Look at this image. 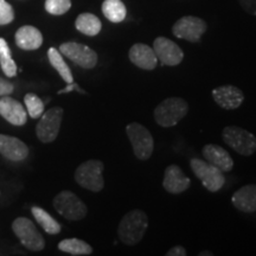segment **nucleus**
I'll return each instance as SVG.
<instances>
[{
	"instance_id": "nucleus-26",
	"label": "nucleus",
	"mask_w": 256,
	"mask_h": 256,
	"mask_svg": "<svg viewBox=\"0 0 256 256\" xmlns=\"http://www.w3.org/2000/svg\"><path fill=\"white\" fill-rule=\"evenodd\" d=\"M0 66L8 78H14L17 75V66L12 60L11 50L4 38H0Z\"/></svg>"
},
{
	"instance_id": "nucleus-31",
	"label": "nucleus",
	"mask_w": 256,
	"mask_h": 256,
	"mask_svg": "<svg viewBox=\"0 0 256 256\" xmlns=\"http://www.w3.org/2000/svg\"><path fill=\"white\" fill-rule=\"evenodd\" d=\"M12 92H14V84L0 78V96L10 95Z\"/></svg>"
},
{
	"instance_id": "nucleus-15",
	"label": "nucleus",
	"mask_w": 256,
	"mask_h": 256,
	"mask_svg": "<svg viewBox=\"0 0 256 256\" xmlns=\"http://www.w3.org/2000/svg\"><path fill=\"white\" fill-rule=\"evenodd\" d=\"M191 180L186 174L182 171L178 165H170L166 168L162 179V186L165 191L171 194H179L190 188Z\"/></svg>"
},
{
	"instance_id": "nucleus-24",
	"label": "nucleus",
	"mask_w": 256,
	"mask_h": 256,
	"mask_svg": "<svg viewBox=\"0 0 256 256\" xmlns=\"http://www.w3.org/2000/svg\"><path fill=\"white\" fill-rule=\"evenodd\" d=\"M48 57H49V62L51 66H54V69L60 74V76L62 78L66 83H72L74 78L72 70L68 66V64L66 63V60H63L62 54L60 52V50L55 49V48H50L48 51Z\"/></svg>"
},
{
	"instance_id": "nucleus-8",
	"label": "nucleus",
	"mask_w": 256,
	"mask_h": 256,
	"mask_svg": "<svg viewBox=\"0 0 256 256\" xmlns=\"http://www.w3.org/2000/svg\"><path fill=\"white\" fill-rule=\"evenodd\" d=\"M12 229L16 236L20 240L22 244L28 250L40 252L43 250L46 247V241L44 238L38 232L34 223H32L28 218L25 217H19L12 224Z\"/></svg>"
},
{
	"instance_id": "nucleus-21",
	"label": "nucleus",
	"mask_w": 256,
	"mask_h": 256,
	"mask_svg": "<svg viewBox=\"0 0 256 256\" xmlns=\"http://www.w3.org/2000/svg\"><path fill=\"white\" fill-rule=\"evenodd\" d=\"M75 28L86 36H96L102 28L101 20L92 14H81L76 18Z\"/></svg>"
},
{
	"instance_id": "nucleus-10",
	"label": "nucleus",
	"mask_w": 256,
	"mask_h": 256,
	"mask_svg": "<svg viewBox=\"0 0 256 256\" xmlns=\"http://www.w3.org/2000/svg\"><path fill=\"white\" fill-rule=\"evenodd\" d=\"M63 119V110L60 107H54L42 114V118L36 127L38 139L42 142H52L58 136L60 124Z\"/></svg>"
},
{
	"instance_id": "nucleus-34",
	"label": "nucleus",
	"mask_w": 256,
	"mask_h": 256,
	"mask_svg": "<svg viewBox=\"0 0 256 256\" xmlns=\"http://www.w3.org/2000/svg\"><path fill=\"white\" fill-rule=\"evenodd\" d=\"M212 252H209V250H204V252H200L198 256H212Z\"/></svg>"
},
{
	"instance_id": "nucleus-20",
	"label": "nucleus",
	"mask_w": 256,
	"mask_h": 256,
	"mask_svg": "<svg viewBox=\"0 0 256 256\" xmlns=\"http://www.w3.org/2000/svg\"><path fill=\"white\" fill-rule=\"evenodd\" d=\"M16 44L23 50H37L43 44V36L37 28L25 25L16 34Z\"/></svg>"
},
{
	"instance_id": "nucleus-9",
	"label": "nucleus",
	"mask_w": 256,
	"mask_h": 256,
	"mask_svg": "<svg viewBox=\"0 0 256 256\" xmlns=\"http://www.w3.org/2000/svg\"><path fill=\"white\" fill-rule=\"evenodd\" d=\"M206 22L202 18L194 17V16H185L174 24L172 32L177 38L191 42V43H197L206 34Z\"/></svg>"
},
{
	"instance_id": "nucleus-2",
	"label": "nucleus",
	"mask_w": 256,
	"mask_h": 256,
	"mask_svg": "<svg viewBox=\"0 0 256 256\" xmlns=\"http://www.w3.org/2000/svg\"><path fill=\"white\" fill-rule=\"evenodd\" d=\"M188 113V104L182 98H168L154 108L156 122L159 126L170 128L180 122Z\"/></svg>"
},
{
	"instance_id": "nucleus-18",
	"label": "nucleus",
	"mask_w": 256,
	"mask_h": 256,
	"mask_svg": "<svg viewBox=\"0 0 256 256\" xmlns=\"http://www.w3.org/2000/svg\"><path fill=\"white\" fill-rule=\"evenodd\" d=\"M0 153L12 162H20L28 154V147L18 138L0 134Z\"/></svg>"
},
{
	"instance_id": "nucleus-1",
	"label": "nucleus",
	"mask_w": 256,
	"mask_h": 256,
	"mask_svg": "<svg viewBox=\"0 0 256 256\" xmlns=\"http://www.w3.org/2000/svg\"><path fill=\"white\" fill-rule=\"evenodd\" d=\"M148 228V217L142 210L134 209L128 211L120 220L118 228L119 240L126 246H136L145 236Z\"/></svg>"
},
{
	"instance_id": "nucleus-30",
	"label": "nucleus",
	"mask_w": 256,
	"mask_h": 256,
	"mask_svg": "<svg viewBox=\"0 0 256 256\" xmlns=\"http://www.w3.org/2000/svg\"><path fill=\"white\" fill-rule=\"evenodd\" d=\"M238 2L248 14L256 16V0H238Z\"/></svg>"
},
{
	"instance_id": "nucleus-11",
	"label": "nucleus",
	"mask_w": 256,
	"mask_h": 256,
	"mask_svg": "<svg viewBox=\"0 0 256 256\" xmlns=\"http://www.w3.org/2000/svg\"><path fill=\"white\" fill-rule=\"evenodd\" d=\"M60 52L83 69H92L98 63V54L89 46L76 42L60 44Z\"/></svg>"
},
{
	"instance_id": "nucleus-23",
	"label": "nucleus",
	"mask_w": 256,
	"mask_h": 256,
	"mask_svg": "<svg viewBox=\"0 0 256 256\" xmlns=\"http://www.w3.org/2000/svg\"><path fill=\"white\" fill-rule=\"evenodd\" d=\"M32 215H34V220L40 224L44 232L50 234V235H56L60 232V224L50 214H48L46 210L42 209L40 206H32Z\"/></svg>"
},
{
	"instance_id": "nucleus-5",
	"label": "nucleus",
	"mask_w": 256,
	"mask_h": 256,
	"mask_svg": "<svg viewBox=\"0 0 256 256\" xmlns=\"http://www.w3.org/2000/svg\"><path fill=\"white\" fill-rule=\"evenodd\" d=\"M104 165L100 160H88L82 162L75 172V180L83 188L92 192H100L104 186L102 177Z\"/></svg>"
},
{
	"instance_id": "nucleus-17",
	"label": "nucleus",
	"mask_w": 256,
	"mask_h": 256,
	"mask_svg": "<svg viewBox=\"0 0 256 256\" xmlns=\"http://www.w3.org/2000/svg\"><path fill=\"white\" fill-rule=\"evenodd\" d=\"M203 156L208 162L216 166L222 172H230L234 168V160L226 150L215 144H208L203 147Z\"/></svg>"
},
{
	"instance_id": "nucleus-33",
	"label": "nucleus",
	"mask_w": 256,
	"mask_h": 256,
	"mask_svg": "<svg viewBox=\"0 0 256 256\" xmlns=\"http://www.w3.org/2000/svg\"><path fill=\"white\" fill-rule=\"evenodd\" d=\"M74 89H78V92H83V94H84V92H82L81 89H80L78 86L76 84V83H74V82H72V83H69V84L66 86V88L62 89V90H60V92H58V94H66V92H72Z\"/></svg>"
},
{
	"instance_id": "nucleus-19",
	"label": "nucleus",
	"mask_w": 256,
	"mask_h": 256,
	"mask_svg": "<svg viewBox=\"0 0 256 256\" xmlns=\"http://www.w3.org/2000/svg\"><path fill=\"white\" fill-rule=\"evenodd\" d=\"M232 203L241 212H256V184L244 185L234 192Z\"/></svg>"
},
{
	"instance_id": "nucleus-25",
	"label": "nucleus",
	"mask_w": 256,
	"mask_h": 256,
	"mask_svg": "<svg viewBox=\"0 0 256 256\" xmlns=\"http://www.w3.org/2000/svg\"><path fill=\"white\" fill-rule=\"evenodd\" d=\"M58 249L60 252L70 255H90L92 252V246L80 238H66L58 243Z\"/></svg>"
},
{
	"instance_id": "nucleus-28",
	"label": "nucleus",
	"mask_w": 256,
	"mask_h": 256,
	"mask_svg": "<svg viewBox=\"0 0 256 256\" xmlns=\"http://www.w3.org/2000/svg\"><path fill=\"white\" fill-rule=\"evenodd\" d=\"M72 8V0H46V10L48 14L62 16Z\"/></svg>"
},
{
	"instance_id": "nucleus-29",
	"label": "nucleus",
	"mask_w": 256,
	"mask_h": 256,
	"mask_svg": "<svg viewBox=\"0 0 256 256\" xmlns=\"http://www.w3.org/2000/svg\"><path fill=\"white\" fill-rule=\"evenodd\" d=\"M14 19L12 6L6 0H0V25L10 24Z\"/></svg>"
},
{
	"instance_id": "nucleus-16",
	"label": "nucleus",
	"mask_w": 256,
	"mask_h": 256,
	"mask_svg": "<svg viewBox=\"0 0 256 256\" xmlns=\"http://www.w3.org/2000/svg\"><path fill=\"white\" fill-rule=\"evenodd\" d=\"M0 115L14 126H23L28 120V113L23 104L8 95L0 98Z\"/></svg>"
},
{
	"instance_id": "nucleus-14",
	"label": "nucleus",
	"mask_w": 256,
	"mask_h": 256,
	"mask_svg": "<svg viewBox=\"0 0 256 256\" xmlns=\"http://www.w3.org/2000/svg\"><path fill=\"white\" fill-rule=\"evenodd\" d=\"M128 57L134 66L147 72L154 70L159 62L153 48L144 43H136L132 46L128 52Z\"/></svg>"
},
{
	"instance_id": "nucleus-22",
	"label": "nucleus",
	"mask_w": 256,
	"mask_h": 256,
	"mask_svg": "<svg viewBox=\"0 0 256 256\" xmlns=\"http://www.w3.org/2000/svg\"><path fill=\"white\" fill-rule=\"evenodd\" d=\"M102 14L112 23H121L127 16V8L121 0H104Z\"/></svg>"
},
{
	"instance_id": "nucleus-7",
	"label": "nucleus",
	"mask_w": 256,
	"mask_h": 256,
	"mask_svg": "<svg viewBox=\"0 0 256 256\" xmlns=\"http://www.w3.org/2000/svg\"><path fill=\"white\" fill-rule=\"evenodd\" d=\"M54 208L60 216L69 220H83L88 209L78 194L72 191H62L54 198Z\"/></svg>"
},
{
	"instance_id": "nucleus-4",
	"label": "nucleus",
	"mask_w": 256,
	"mask_h": 256,
	"mask_svg": "<svg viewBox=\"0 0 256 256\" xmlns=\"http://www.w3.org/2000/svg\"><path fill=\"white\" fill-rule=\"evenodd\" d=\"M222 139L234 151L243 156H249L256 152V136L242 127H224Z\"/></svg>"
},
{
	"instance_id": "nucleus-27",
	"label": "nucleus",
	"mask_w": 256,
	"mask_h": 256,
	"mask_svg": "<svg viewBox=\"0 0 256 256\" xmlns=\"http://www.w3.org/2000/svg\"><path fill=\"white\" fill-rule=\"evenodd\" d=\"M25 106H26V110L32 119H38L44 113V104L36 94H28L25 95L24 98Z\"/></svg>"
},
{
	"instance_id": "nucleus-13",
	"label": "nucleus",
	"mask_w": 256,
	"mask_h": 256,
	"mask_svg": "<svg viewBox=\"0 0 256 256\" xmlns=\"http://www.w3.org/2000/svg\"><path fill=\"white\" fill-rule=\"evenodd\" d=\"M214 101L220 106L222 110H238L244 101V94L241 89L232 84H226L217 87L211 92Z\"/></svg>"
},
{
	"instance_id": "nucleus-32",
	"label": "nucleus",
	"mask_w": 256,
	"mask_h": 256,
	"mask_svg": "<svg viewBox=\"0 0 256 256\" xmlns=\"http://www.w3.org/2000/svg\"><path fill=\"white\" fill-rule=\"evenodd\" d=\"M186 255V249L182 246H176V247L171 248L166 252V256H185Z\"/></svg>"
},
{
	"instance_id": "nucleus-6",
	"label": "nucleus",
	"mask_w": 256,
	"mask_h": 256,
	"mask_svg": "<svg viewBox=\"0 0 256 256\" xmlns=\"http://www.w3.org/2000/svg\"><path fill=\"white\" fill-rule=\"evenodd\" d=\"M190 166L192 172L200 179L208 191L217 192L226 184V177L223 176V172L216 166L208 162L206 160L192 158L190 160Z\"/></svg>"
},
{
	"instance_id": "nucleus-3",
	"label": "nucleus",
	"mask_w": 256,
	"mask_h": 256,
	"mask_svg": "<svg viewBox=\"0 0 256 256\" xmlns=\"http://www.w3.org/2000/svg\"><path fill=\"white\" fill-rule=\"evenodd\" d=\"M126 133L132 145L133 153L139 160H148L154 150V140L151 132L142 124L130 122L127 124Z\"/></svg>"
},
{
	"instance_id": "nucleus-12",
	"label": "nucleus",
	"mask_w": 256,
	"mask_h": 256,
	"mask_svg": "<svg viewBox=\"0 0 256 256\" xmlns=\"http://www.w3.org/2000/svg\"><path fill=\"white\" fill-rule=\"evenodd\" d=\"M153 50L162 66H176L184 60L183 50L174 40L166 37H156L153 42Z\"/></svg>"
}]
</instances>
